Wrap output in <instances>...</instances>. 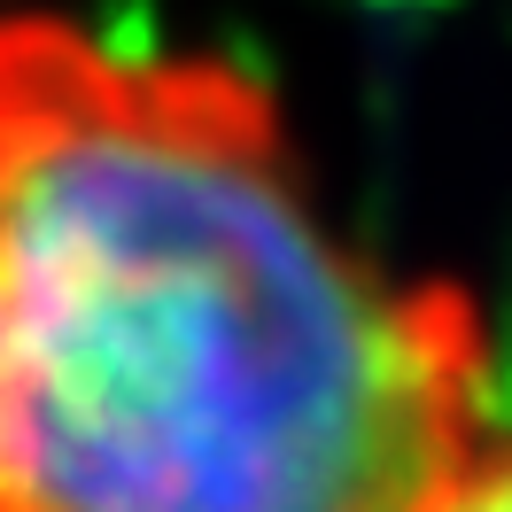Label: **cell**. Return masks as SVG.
<instances>
[{
	"label": "cell",
	"mask_w": 512,
	"mask_h": 512,
	"mask_svg": "<svg viewBox=\"0 0 512 512\" xmlns=\"http://www.w3.org/2000/svg\"><path fill=\"white\" fill-rule=\"evenodd\" d=\"M489 427L481 288L342 218L272 70L0 0V512H412Z\"/></svg>",
	"instance_id": "6da1fadb"
},
{
	"label": "cell",
	"mask_w": 512,
	"mask_h": 512,
	"mask_svg": "<svg viewBox=\"0 0 512 512\" xmlns=\"http://www.w3.org/2000/svg\"><path fill=\"white\" fill-rule=\"evenodd\" d=\"M412 512H512V419H497Z\"/></svg>",
	"instance_id": "7a4b0ae2"
}]
</instances>
